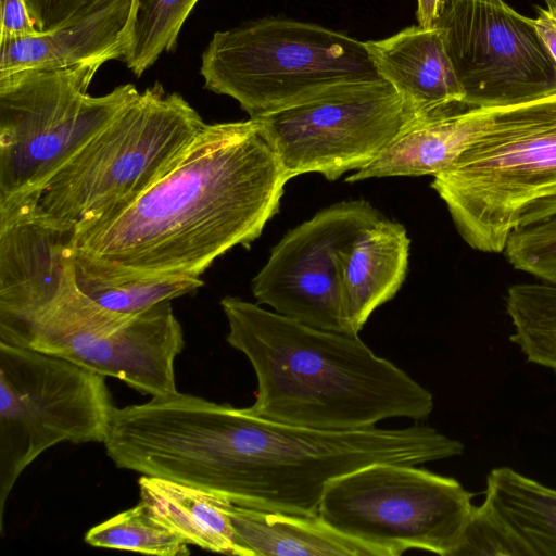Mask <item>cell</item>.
<instances>
[{"mask_svg":"<svg viewBox=\"0 0 556 556\" xmlns=\"http://www.w3.org/2000/svg\"><path fill=\"white\" fill-rule=\"evenodd\" d=\"M204 88L235 99L250 118L336 86L381 77L364 41L315 23L264 17L216 31L202 54Z\"/></svg>","mask_w":556,"mask_h":556,"instance_id":"5","label":"cell"},{"mask_svg":"<svg viewBox=\"0 0 556 556\" xmlns=\"http://www.w3.org/2000/svg\"><path fill=\"white\" fill-rule=\"evenodd\" d=\"M132 0H116L50 31L0 40V76L28 68L65 67L96 60H123V35Z\"/></svg>","mask_w":556,"mask_h":556,"instance_id":"16","label":"cell"},{"mask_svg":"<svg viewBox=\"0 0 556 556\" xmlns=\"http://www.w3.org/2000/svg\"><path fill=\"white\" fill-rule=\"evenodd\" d=\"M0 341L117 378L143 395L178 392L174 365L185 340L170 301L121 314L85 295L75 279L38 313L0 327Z\"/></svg>","mask_w":556,"mask_h":556,"instance_id":"7","label":"cell"},{"mask_svg":"<svg viewBox=\"0 0 556 556\" xmlns=\"http://www.w3.org/2000/svg\"><path fill=\"white\" fill-rule=\"evenodd\" d=\"M533 556L527 543L484 500L472 506L452 556Z\"/></svg>","mask_w":556,"mask_h":556,"instance_id":"25","label":"cell"},{"mask_svg":"<svg viewBox=\"0 0 556 556\" xmlns=\"http://www.w3.org/2000/svg\"><path fill=\"white\" fill-rule=\"evenodd\" d=\"M140 502L162 525L188 544L239 556L225 498L177 481L143 475L139 479Z\"/></svg>","mask_w":556,"mask_h":556,"instance_id":"19","label":"cell"},{"mask_svg":"<svg viewBox=\"0 0 556 556\" xmlns=\"http://www.w3.org/2000/svg\"><path fill=\"white\" fill-rule=\"evenodd\" d=\"M435 27L467 108H493L556 92V66L533 18L503 0H447Z\"/></svg>","mask_w":556,"mask_h":556,"instance_id":"11","label":"cell"},{"mask_svg":"<svg viewBox=\"0 0 556 556\" xmlns=\"http://www.w3.org/2000/svg\"><path fill=\"white\" fill-rule=\"evenodd\" d=\"M205 125L182 96L156 81L30 197L35 207L76 228L114 214L162 178Z\"/></svg>","mask_w":556,"mask_h":556,"instance_id":"4","label":"cell"},{"mask_svg":"<svg viewBox=\"0 0 556 556\" xmlns=\"http://www.w3.org/2000/svg\"><path fill=\"white\" fill-rule=\"evenodd\" d=\"M224 507L239 556H383L318 516L261 510L228 500Z\"/></svg>","mask_w":556,"mask_h":556,"instance_id":"18","label":"cell"},{"mask_svg":"<svg viewBox=\"0 0 556 556\" xmlns=\"http://www.w3.org/2000/svg\"><path fill=\"white\" fill-rule=\"evenodd\" d=\"M364 42L377 74L396 90L416 121L467 108L439 27L413 25Z\"/></svg>","mask_w":556,"mask_h":556,"instance_id":"14","label":"cell"},{"mask_svg":"<svg viewBox=\"0 0 556 556\" xmlns=\"http://www.w3.org/2000/svg\"><path fill=\"white\" fill-rule=\"evenodd\" d=\"M546 8L553 12H556V0H543Z\"/></svg>","mask_w":556,"mask_h":556,"instance_id":"31","label":"cell"},{"mask_svg":"<svg viewBox=\"0 0 556 556\" xmlns=\"http://www.w3.org/2000/svg\"><path fill=\"white\" fill-rule=\"evenodd\" d=\"M1 1V40L29 37L37 34L35 22L25 0Z\"/></svg>","mask_w":556,"mask_h":556,"instance_id":"28","label":"cell"},{"mask_svg":"<svg viewBox=\"0 0 556 556\" xmlns=\"http://www.w3.org/2000/svg\"><path fill=\"white\" fill-rule=\"evenodd\" d=\"M503 253L515 269L556 285V214L515 230Z\"/></svg>","mask_w":556,"mask_h":556,"instance_id":"26","label":"cell"},{"mask_svg":"<svg viewBox=\"0 0 556 556\" xmlns=\"http://www.w3.org/2000/svg\"><path fill=\"white\" fill-rule=\"evenodd\" d=\"M105 377L65 358L0 341V531L24 469L63 442L103 443L112 419Z\"/></svg>","mask_w":556,"mask_h":556,"instance_id":"8","label":"cell"},{"mask_svg":"<svg viewBox=\"0 0 556 556\" xmlns=\"http://www.w3.org/2000/svg\"><path fill=\"white\" fill-rule=\"evenodd\" d=\"M484 500L533 556H556V489L510 467H496L486 476Z\"/></svg>","mask_w":556,"mask_h":556,"instance_id":"20","label":"cell"},{"mask_svg":"<svg viewBox=\"0 0 556 556\" xmlns=\"http://www.w3.org/2000/svg\"><path fill=\"white\" fill-rule=\"evenodd\" d=\"M78 289L97 304L121 314H138L162 302L190 294L203 286L200 277L170 275L106 280L76 270Z\"/></svg>","mask_w":556,"mask_h":556,"instance_id":"23","label":"cell"},{"mask_svg":"<svg viewBox=\"0 0 556 556\" xmlns=\"http://www.w3.org/2000/svg\"><path fill=\"white\" fill-rule=\"evenodd\" d=\"M447 0H417L416 18L424 28H433Z\"/></svg>","mask_w":556,"mask_h":556,"instance_id":"30","label":"cell"},{"mask_svg":"<svg viewBox=\"0 0 556 556\" xmlns=\"http://www.w3.org/2000/svg\"><path fill=\"white\" fill-rule=\"evenodd\" d=\"M380 217L367 201H345L288 231L252 280L257 304L306 326L350 334L343 313L340 252Z\"/></svg>","mask_w":556,"mask_h":556,"instance_id":"12","label":"cell"},{"mask_svg":"<svg viewBox=\"0 0 556 556\" xmlns=\"http://www.w3.org/2000/svg\"><path fill=\"white\" fill-rule=\"evenodd\" d=\"M289 180L253 118L206 124L135 201L76 228V270L106 280L200 277L261 236Z\"/></svg>","mask_w":556,"mask_h":556,"instance_id":"1","label":"cell"},{"mask_svg":"<svg viewBox=\"0 0 556 556\" xmlns=\"http://www.w3.org/2000/svg\"><path fill=\"white\" fill-rule=\"evenodd\" d=\"M227 342L250 362L257 380L253 415L295 427L354 431L390 418L424 420L432 393L358 336L301 324L226 296Z\"/></svg>","mask_w":556,"mask_h":556,"instance_id":"2","label":"cell"},{"mask_svg":"<svg viewBox=\"0 0 556 556\" xmlns=\"http://www.w3.org/2000/svg\"><path fill=\"white\" fill-rule=\"evenodd\" d=\"M91 546L155 556H186L188 543L159 522L144 504L124 510L92 527L85 534Z\"/></svg>","mask_w":556,"mask_h":556,"instance_id":"24","label":"cell"},{"mask_svg":"<svg viewBox=\"0 0 556 556\" xmlns=\"http://www.w3.org/2000/svg\"><path fill=\"white\" fill-rule=\"evenodd\" d=\"M76 227L39 214L27 197L0 206V327L51 304L76 279Z\"/></svg>","mask_w":556,"mask_h":556,"instance_id":"13","label":"cell"},{"mask_svg":"<svg viewBox=\"0 0 556 556\" xmlns=\"http://www.w3.org/2000/svg\"><path fill=\"white\" fill-rule=\"evenodd\" d=\"M253 119L289 179L318 173L337 180L375 161L416 117L380 78L342 84Z\"/></svg>","mask_w":556,"mask_h":556,"instance_id":"10","label":"cell"},{"mask_svg":"<svg viewBox=\"0 0 556 556\" xmlns=\"http://www.w3.org/2000/svg\"><path fill=\"white\" fill-rule=\"evenodd\" d=\"M488 108H463L417 119L346 182L392 176H435L451 167L482 131Z\"/></svg>","mask_w":556,"mask_h":556,"instance_id":"17","label":"cell"},{"mask_svg":"<svg viewBox=\"0 0 556 556\" xmlns=\"http://www.w3.org/2000/svg\"><path fill=\"white\" fill-rule=\"evenodd\" d=\"M534 27L556 66V12L535 7Z\"/></svg>","mask_w":556,"mask_h":556,"instance_id":"29","label":"cell"},{"mask_svg":"<svg viewBox=\"0 0 556 556\" xmlns=\"http://www.w3.org/2000/svg\"><path fill=\"white\" fill-rule=\"evenodd\" d=\"M419 465L376 463L332 479L318 517L339 533L400 556L421 549L452 556L473 494Z\"/></svg>","mask_w":556,"mask_h":556,"instance_id":"9","label":"cell"},{"mask_svg":"<svg viewBox=\"0 0 556 556\" xmlns=\"http://www.w3.org/2000/svg\"><path fill=\"white\" fill-rule=\"evenodd\" d=\"M504 302L513 326L509 341L528 363L556 374V285L514 283L507 288Z\"/></svg>","mask_w":556,"mask_h":556,"instance_id":"21","label":"cell"},{"mask_svg":"<svg viewBox=\"0 0 556 556\" xmlns=\"http://www.w3.org/2000/svg\"><path fill=\"white\" fill-rule=\"evenodd\" d=\"M410 239L405 227L380 217L340 252L344 319L351 336L402 287L408 267Z\"/></svg>","mask_w":556,"mask_h":556,"instance_id":"15","label":"cell"},{"mask_svg":"<svg viewBox=\"0 0 556 556\" xmlns=\"http://www.w3.org/2000/svg\"><path fill=\"white\" fill-rule=\"evenodd\" d=\"M431 187L483 253H503L515 230L555 215L556 92L488 108L482 131Z\"/></svg>","mask_w":556,"mask_h":556,"instance_id":"3","label":"cell"},{"mask_svg":"<svg viewBox=\"0 0 556 556\" xmlns=\"http://www.w3.org/2000/svg\"><path fill=\"white\" fill-rule=\"evenodd\" d=\"M116 0H25L39 31L54 30L81 20Z\"/></svg>","mask_w":556,"mask_h":556,"instance_id":"27","label":"cell"},{"mask_svg":"<svg viewBox=\"0 0 556 556\" xmlns=\"http://www.w3.org/2000/svg\"><path fill=\"white\" fill-rule=\"evenodd\" d=\"M104 60L0 76V206L35 195L140 93H88Z\"/></svg>","mask_w":556,"mask_h":556,"instance_id":"6","label":"cell"},{"mask_svg":"<svg viewBox=\"0 0 556 556\" xmlns=\"http://www.w3.org/2000/svg\"><path fill=\"white\" fill-rule=\"evenodd\" d=\"M198 1L132 0L123 35V61L137 77L163 52L175 49L179 31Z\"/></svg>","mask_w":556,"mask_h":556,"instance_id":"22","label":"cell"}]
</instances>
